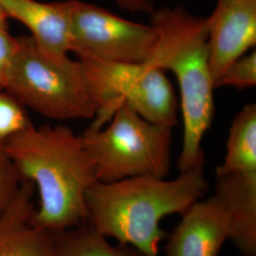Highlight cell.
Returning a JSON list of instances; mask_svg holds the SVG:
<instances>
[{
    "instance_id": "5",
    "label": "cell",
    "mask_w": 256,
    "mask_h": 256,
    "mask_svg": "<svg viewBox=\"0 0 256 256\" xmlns=\"http://www.w3.org/2000/svg\"><path fill=\"white\" fill-rule=\"evenodd\" d=\"M108 122L106 128H88L81 135L98 182L168 176L172 128L148 122L126 102L120 104Z\"/></svg>"
},
{
    "instance_id": "15",
    "label": "cell",
    "mask_w": 256,
    "mask_h": 256,
    "mask_svg": "<svg viewBox=\"0 0 256 256\" xmlns=\"http://www.w3.org/2000/svg\"><path fill=\"white\" fill-rule=\"evenodd\" d=\"M24 106L6 90L0 92V142H7L30 124Z\"/></svg>"
},
{
    "instance_id": "20",
    "label": "cell",
    "mask_w": 256,
    "mask_h": 256,
    "mask_svg": "<svg viewBox=\"0 0 256 256\" xmlns=\"http://www.w3.org/2000/svg\"><path fill=\"white\" fill-rule=\"evenodd\" d=\"M7 16L6 14H4V12L2 10V9L0 8V28L6 27L8 26L7 24Z\"/></svg>"
},
{
    "instance_id": "3",
    "label": "cell",
    "mask_w": 256,
    "mask_h": 256,
    "mask_svg": "<svg viewBox=\"0 0 256 256\" xmlns=\"http://www.w3.org/2000/svg\"><path fill=\"white\" fill-rule=\"evenodd\" d=\"M151 26L158 43L146 66L170 72L176 78L183 119L180 173L203 171L202 142L214 115V92L208 48L207 18L188 12L182 6L164 7L152 12Z\"/></svg>"
},
{
    "instance_id": "16",
    "label": "cell",
    "mask_w": 256,
    "mask_h": 256,
    "mask_svg": "<svg viewBox=\"0 0 256 256\" xmlns=\"http://www.w3.org/2000/svg\"><path fill=\"white\" fill-rule=\"evenodd\" d=\"M256 84V52L243 55L222 74L216 82V88L232 86L238 90L252 88Z\"/></svg>"
},
{
    "instance_id": "13",
    "label": "cell",
    "mask_w": 256,
    "mask_h": 256,
    "mask_svg": "<svg viewBox=\"0 0 256 256\" xmlns=\"http://www.w3.org/2000/svg\"><path fill=\"white\" fill-rule=\"evenodd\" d=\"M216 173L256 178V104H248L232 122L227 153Z\"/></svg>"
},
{
    "instance_id": "9",
    "label": "cell",
    "mask_w": 256,
    "mask_h": 256,
    "mask_svg": "<svg viewBox=\"0 0 256 256\" xmlns=\"http://www.w3.org/2000/svg\"><path fill=\"white\" fill-rule=\"evenodd\" d=\"M182 216L167 234L166 256H218L232 232L230 214L220 196L194 202Z\"/></svg>"
},
{
    "instance_id": "4",
    "label": "cell",
    "mask_w": 256,
    "mask_h": 256,
    "mask_svg": "<svg viewBox=\"0 0 256 256\" xmlns=\"http://www.w3.org/2000/svg\"><path fill=\"white\" fill-rule=\"evenodd\" d=\"M18 41L5 90L48 119H93L96 108L80 62L46 52L30 36Z\"/></svg>"
},
{
    "instance_id": "17",
    "label": "cell",
    "mask_w": 256,
    "mask_h": 256,
    "mask_svg": "<svg viewBox=\"0 0 256 256\" xmlns=\"http://www.w3.org/2000/svg\"><path fill=\"white\" fill-rule=\"evenodd\" d=\"M24 180L10 158L5 142H0V214L14 198Z\"/></svg>"
},
{
    "instance_id": "10",
    "label": "cell",
    "mask_w": 256,
    "mask_h": 256,
    "mask_svg": "<svg viewBox=\"0 0 256 256\" xmlns=\"http://www.w3.org/2000/svg\"><path fill=\"white\" fill-rule=\"evenodd\" d=\"M7 18H14L28 28L40 48L50 54L72 52L70 1L40 2L36 0H0Z\"/></svg>"
},
{
    "instance_id": "19",
    "label": "cell",
    "mask_w": 256,
    "mask_h": 256,
    "mask_svg": "<svg viewBox=\"0 0 256 256\" xmlns=\"http://www.w3.org/2000/svg\"><path fill=\"white\" fill-rule=\"evenodd\" d=\"M122 9L132 12H150L155 9L151 0H116Z\"/></svg>"
},
{
    "instance_id": "6",
    "label": "cell",
    "mask_w": 256,
    "mask_h": 256,
    "mask_svg": "<svg viewBox=\"0 0 256 256\" xmlns=\"http://www.w3.org/2000/svg\"><path fill=\"white\" fill-rule=\"evenodd\" d=\"M78 61L96 108L90 128L104 126L120 102L153 124L171 128L178 124V102L164 70L92 56H80Z\"/></svg>"
},
{
    "instance_id": "14",
    "label": "cell",
    "mask_w": 256,
    "mask_h": 256,
    "mask_svg": "<svg viewBox=\"0 0 256 256\" xmlns=\"http://www.w3.org/2000/svg\"><path fill=\"white\" fill-rule=\"evenodd\" d=\"M86 222L54 234L50 256H146L135 248L112 245Z\"/></svg>"
},
{
    "instance_id": "18",
    "label": "cell",
    "mask_w": 256,
    "mask_h": 256,
    "mask_svg": "<svg viewBox=\"0 0 256 256\" xmlns=\"http://www.w3.org/2000/svg\"><path fill=\"white\" fill-rule=\"evenodd\" d=\"M18 46V37L12 36L8 26L0 28V92L6 90Z\"/></svg>"
},
{
    "instance_id": "8",
    "label": "cell",
    "mask_w": 256,
    "mask_h": 256,
    "mask_svg": "<svg viewBox=\"0 0 256 256\" xmlns=\"http://www.w3.org/2000/svg\"><path fill=\"white\" fill-rule=\"evenodd\" d=\"M206 18L210 70L216 88L230 64L256 45V0H218Z\"/></svg>"
},
{
    "instance_id": "2",
    "label": "cell",
    "mask_w": 256,
    "mask_h": 256,
    "mask_svg": "<svg viewBox=\"0 0 256 256\" xmlns=\"http://www.w3.org/2000/svg\"><path fill=\"white\" fill-rule=\"evenodd\" d=\"M208 190L200 170L180 173L173 180L144 176L96 182L86 194V222L119 244L158 256V245L168 234L160 222L169 214H182Z\"/></svg>"
},
{
    "instance_id": "1",
    "label": "cell",
    "mask_w": 256,
    "mask_h": 256,
    "mask_svg": "<svg viewBox=\"0 0 256 256\" xmlns=\"http://www.w3.org/2000/svg\"><path fill=\"white\" fill-rule=\"evenodd\" d=\"M5 144L19 173L37 189L36 226L56 234L86 222V194L98 180L81 135L63 124H30Z\"/></svg>"
},
{
    "instance_id": "12",
    "label": "cell",
    "mask_w": 256,
    "mask_h": 256,
    "mask_svg": "<svg viewBox=\"0 0 256 256\" xmlns=\"http://www.w3.org/2000/svg\"><path fill=\"white\" fill-rule=\"evenodd\" d=\"M216 194L230 214V240L244 256H256V178L216 173Z\"/></svg>"
},
{
    "instance_id": "11",
    "label": "cell",
    "mask_w": 256,
    "mask_h": 256,
    "mask_svg": "<svg viewBox=\"0 0 256 256\" xmlns=\"http://www.w3.org/2000/svg\"><path fill=\"white\" fill-rule=\"evenodd\" d=\"M34 185L24 180L0 214V256H50L54 234L36 226L32 216Z\"/></svg>"
},
{
    "instance_id": "7",
    "label": "cell",
    "mask_w": 256,
    "mask_h": 256,
    "mask_svg": "<svg viewBox=\"0 0 256 256\" xmlns=\"http://www.w3.org/2000/svg\"><path fill=\"white\" fill-rule=\"evenodd\" d=\"M70 1L74 54L128 64L149 61L158 43L155 28L122 18L93 4Z\"/></svg>"
}]
</instances>
